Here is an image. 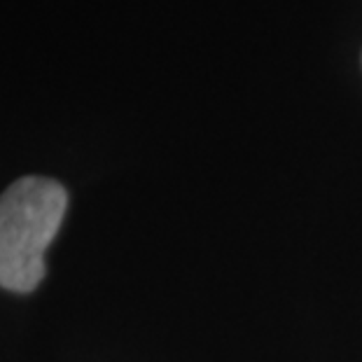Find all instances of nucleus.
I'll return each instance as SVG.
<instances>
[{"label": "nucleus", "instance_id": "f257e3e1", "mask_svg": "<svg viewBox=\"0 0 362 362\" xmlns=\"http://www.w3.org/2000/svg\"><path fill=\"white\" fill-rule=\"evenodd\" d=\"M66 206V189L42 175H24L0 194V288L24 295L42 283Z\"/></svg>", "mask_w": 362, "mask_h": 362}]
</instances>
